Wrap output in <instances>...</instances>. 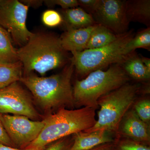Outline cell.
<instances>
[{"instance_id":"1","label":"cell","mask_w":150,"mask_h":150,"mask_svg":"<svg viewBox=\"0 0 150 150\" xmlns=\"http://www.w3.org/2000/svg\"><path fill=\"white\" fill-rule=\"evenodd\" d=\"M74 71L70 61L58 74L39 77L30 73L23 75L19 81L29 90L41 110L51 114L62 108H74L71 82Z\"/></svg>"},{"instance_id":"2","label":"cell","mask_w":150,"mask_h":150,"mask_svg":"<svg viewBox=\"0 0 150 150\" xmlns=\"http://www.w3.org/2000/svg\"><path fill=\"white\" fill-rule=\"evenodd\" d=\"M17 52L23 75L35 71L43 76L49 71L65 67L71 59L60 37L51 33H33L26 44L17 49Z\"/></svg>"},{"instance_id":"3","label":"cell","mask_w":150,"mask_h":150,"mask_svg":"<svg viewBox=\"0 0 150 150\" xmlns=\"http://www.w3.org/2000/svg\"><path fill=\"white\" fill-rule=\"evenodd\" d=\"M96 109L62 108L44 119L45 125L37 139L25 149L44 147L58 140L91 128L96 122Z\"/></svg>"},{"instance_id":"4","label":"cell","mask_w":150,"mask_h":150,"mask_svg":"<svg viewBox=\"0 0 150 150\" xmlns=\"http://www.w3.org/2000/svg\"><path fill=\"white\" fill-rule=\"evenodd\" d=\"M130 78L119 64L110 65L105 71L97 70L73 86L75 107H89L96 110L101 97L128 83Z\"/></svg>"},{"instance_id":"5","label":"cell","mask_w":150,"mask_h":150,"mask_svg":"<svg viewBox=\"0 0 150 150\" xmlns=\"http://www.w3.org/2000/svg\"><path fill=\"white\" fill-rule=\"evenodd\" d=\"M141 86L140 84L129 82L101 97L97 101L100 109L96 123L91 128L83 131L104 130L116 135L121 119L134 105Z\"/></svg>"},{"instance_id":"6","label":"cell","mask_w":150,"mask_h":150,"mask_svg":"<svg viewBox=\"0 0 150 150\" xmlns=\"http://www.w3.org/2000/svg\"><path fill=\"white\" fill-rule=\"evenodd\" d=\"M134 35V30L131 29L119 35L116 40L107 46L72 53L70 61L77 74L84 77L94 71L120 64L127 56L125 51L126 44Z\"/></svg>"},{"instance_id":"7","label":"cell","mask_w":150,"mask_h":150,"mask_svg":"<svg viewBox=\"0 0 150 150\" xmlns=\"http://www.w3.org/2000/svg\"><path fill=\"white\" fill-rule=\"evenodd\" d=\"M28 9L18 0H0V25L20 47L26 44L33 33L26 26Z\"/></svg>"},{"instance_id":"8","label":"cell","mask_w":150,"mask_h":150,"mask_svg":"<svg viewBox=\"0 0 150 150\" xmlns=\"http://www.w3.org/2000/svg\"><path fill=\"white\" fill-rule=\"evenodd\" d=\"M5 129L14 148L25 149L40 134L45 121H33L23 115L1 114Z\"/></svg>"},{"instance_id":"9","label":"cell","mask_w":150,"mask_h":150,"mask_svg":"<svg viewBox=\"0 0 150 150\" xmlns=\"http://www.w3.org/2000/svg\"><path fill=\"white\" fill-rule=\"evenodd\" d=\"M23 115L34 120L40 117L31 97L18 82L0 89V113Z\"/></svg>"},{"instance_id":"10","label":"cell","mask_w":150,"mask_h":150,"mask_svg":"<svg viewBox=\"0 0 150 150\" xmlns=\"http://www.w3.org/2000/svg\"><path fill=\"white\" fill-rule=\"evenodd\" d=\"M126 0H99L92 16L97 24L116 35L129 31L130 23L126 13Z\"/></svg>"},{"instance_id":"11","label":"cell","mask_w":150,"mask_h":150,"mask_svg":"<svg viewBox=\"0 0 150 150\" xmlns=\"http://www.w3.org/2000/svg\"><path fill=\"white\" fill-rule=\"evenodd\" d=\"M116 136L149 145L150 142V125L142 121L132 108L121 119Z\"/></svg>"},{"instance_id":"12","label":"cell","mask_w":150,"mask_h":150,"mask_svg":"<svg viewBox=\"0 0 150 150\" xmlns=\"http://www.w3.org/2000/svg\"><path fill=\"white\" fill-rule=\"evenodd\" d=\"M73 136V144L69 150H90L100 145L113 143L116 138V134L104 130L80 131Z\"/></svg>"},{"instance_id":"13","label":"cell","mask_w":150,"mask_h":150,"mask_svg":"<svg viewBox=\"0 0 150 150\" xmlns=\"http://www.w3.org/2000/svg\"><path fill=\"white\" fill-rule=\"evenodd\" d=\"M97 24L84 28L65 30L60 37L63 48L71 53L86 50L92 33Z\"/></svg>"},{"instance_id":"14","label":"cell","mask_w":150,"mask_h":150,"mask_svg":"<svg viewBox=\"0 0 150 150\" xmlns=\"http://www.w3.org/2000/svg\"><path fill=\"white\" fill-rule=\"evenodd\" d=\"M60 13L66 30L84 28L97 24L91 15L80 7L62 9Z\"/></svg>"},{"instance_id":"15","label":"cell","mask_w":150,"mask_h":150,"mask_svg":"<svg viewBox=\"0 0 150 150\" xmlns=\"http://www.w3.org/2000/svg\"><path fill=\"white\" fill-rule=\"evenodd\" d=\"M119 64L130 79L139 82L149 81L150 71L142 63L140 56L136 51L127 55Z\"/></svg>"},{"instance_id":"16","label":"cell","mask_w":150,"mask_h":150,"mask_svg":"<svg viewBox=\"0 0 150 150\" xmlns=\"http://www.w3.org/2000/svg\"><path fill=\"white\" fill-rule=\"evenodd\" d=\"M127 20L150 27V0H128L126 1Z\"/></svg>"},{"instance_id":"17","label":"cell","mask_w":150,"mask_h":150,"mask_svg":"<svg viewBox=\"0 0 150 150\" xmlns=\"http://www.w3.org/2000/svg\"><path fill=\"white\" fill-rule=\"evenodd\" d=\"M10 35L0 25V63L13 64L18 62L17 49Z\"/></svg>"},{"instance_id":"18","label":"cell","mask_w":150,"mask_h":150,"mask_svg":"<svg viewBox=\"0 0 150 150\" xmlns=\"http://www.w3.org/2000/svg\"><path fill=\"white\" fill-rule=\"evenodd\" d=\"M23 75V66L20 61L13 64L0 63V89L19 81Z\"/></svg>"},{"instance_id":"19","label":"cell","mask_w":150,"mask_h":150,"mask_svg":"<svg viewBox=\"0 0 150 150\" xmlns=\"http://www.w3.org/2000/svg\"><path fill=\"white\" fill-rule=\"evenodd\" d=\"M119 35L98 24L92 33L86 49H96L107 46L116 40Z\"/></svg>"},{"instance_id":"20","label":"cell","mask_w":150,"mask_h":150,"mask_svg":"<svg viewBox=\"0 0 150 150\" xmlns=\"http://www.w3.org/2000/svg\"><path fill=\"white\" fill-rule=\"evenodd\" d=\"M138 48L150 51V27L141 30L129 40L125 47V54L128 55Z\"/></svg>"},{"instance_id":"21","label":"cell","mask_w":150,"mask_h":150,"mask_svg":"<svg viewBox=\"0 0 150 150\" xmlns=\"http://www.w3.org/2000/svg\"><path fill=\"white\" fill-rule=\"evenodd\" d=\"M114 150H150L149 145L116 136L114 142Z\"/></svg>"},{"instance_id":"22","label":"cell","mask_w":150,"mask_h":150,"mask_svg":"<svg viewBox=\"0 0 150 150\" xmlns=\"http://www.w3.org/2000/svg\"><path fill=\"white\" fill-rule=\"evenodd\" d=\"M133 108L139 118L145 123L150 125V100L144 98L138 100L134 104Z\"/></svg>"},{"instance_id":"23","label":"cell","mask_w":150,"mask_h":150,"mask_svg":"<svg viewBox=\"0 0 150 150\" xmlns=\"http://www.w3.org/2000/svg\"><path fill=\"white\" fill-rule=\"evenodd\" d=\"M41 19L44 25L49 27H56L63 23L62 15L54 10H47L43 12Z\"/></svg>"},{"instance_id":"24","label":"cell","mask_w":150,"mask_h":150,"mask_svg":"<svg viewBox=\"0 0 150 150\" xmlns=\"http://www.w3.org/2000/svg\"><path fill=\"white\" fill-rule=\"evenodd\" d=\"M43 3L49 7L55 6H61L62 9L74 8L79 6L78 0H46Z\"/></svg>"},{"instance_id":"25","label":"cell","mask_w":150,"mask_h":150,"mask_svg":"<svg viewBox=\"0 0 150 150\" xmlns=\"http://www.w3.org/2000/svg\"><path fill=\"white\" fill-rule=\"evenodd\" d=\"M65 137L52 143L43 150H69L73 142V137Z\"/></svg>"},{"instance_id":"26","label":"cell","mask_w":150,"mask_h":150,"mask_svg":"<svg viewBox=\"0 0 150 150\" xmlns=\"http://www.w3.org/2000/svg\"><path fill=\"white\" fill-rule=\"evenodd\" d=\"M99 0H78L79 7L82 8L88 13L93 14L98 5Z\"/></svg>"},{"instance_id":"27","label":"cell","mask_w":150,"mask_h":150,"mask_svg":"<svg viewBox=\"0 0 150 150\" xmlns=\"http://www.w3.org/2000/svg\"><path fill=\"white\" fill-rule=\"evenodd\" d=\"M0 144L8 146L14 148L12 142H11L8 134L7 133L4 126L3 125L1 119V114L0 113Z\"/></svg>"},{"instance_id":"28","label":"cell","mask_w":150,"mask_h":150,"mask_svg":"<svg viewBox=\"0 0 150 150\" xmlns=\"http://www.w3.org/2000/svg\"><path fill=\"white\" fill-rule=\"evenodd\" d=\"M23 4L28 6V7H32L34 8H38L42 6L43 3V1L40 0H22L20 1Z\"/></svg>"},{"instance_id":"29","label":"cell","mask_w":150,"mask_h":150,"mask_svg":"<svg viewBox=\"0 0 150 150\" xmlns=\"http://www.w3.org/2000/svg\"><path fill=\"white\" fill-rule=\"evenodd\" d=\"M114 142L100 145L89 150H114Z\"/></svg>"},{"instance_id":"30","label":"cell","mask_w":150,"mask_h":150,"mask_svg":"<svg viewBox=\"0 0 150 150\" xmlns=\"http://www.w3.org/2000/svg\"><path fill=\"white\" fill-rule=\"evenodd\" d=\"M46 147L30 149H18L11 147L8 146L0 144V150H43L46 148Z\"/></svg>"},{"instance_id":"31","label":"cell","mask_w":150,"mask_h":150,"mask_svg":"<svg viewBox=\"0 0 150 150\" xmlns=\"http://www.w3.org/2000/svg\"><path fill=\"white\" fill-rule=\"evenodd\" d=\"M140 57L142 63H143L146 68L150 71V59L149 58L144 57L142 55H140Z\"/></svg>"}]
</instances>
